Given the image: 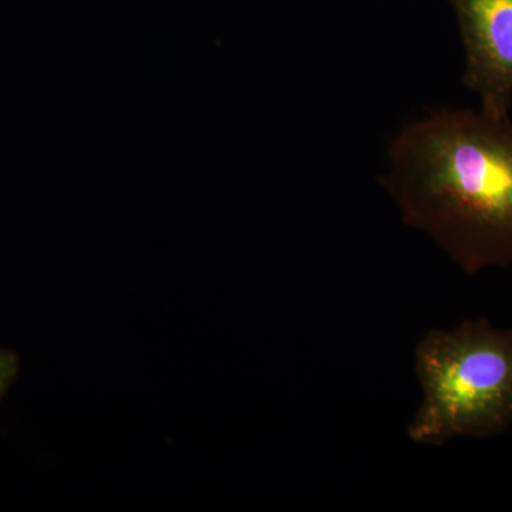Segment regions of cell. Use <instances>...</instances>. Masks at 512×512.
Masks as SVG:
<instances>
[{"label": "cell", "instance_id": "1", "mask_svg": "<svg viewBox=\"0 0 512 512\" xmlns=\"http://www.w3.org/2000/svg\"><path fill=\"white\" fill-rule=\"evenodd\" d=\"M382 185L407 227L464 274L512 266V121L443 109L403 127Z\"/></svg>", "mask_w": 512, "mask_h": 512}, {"label": "cell", "instance_id": "2", "mask_svg": "<svg viewBox=\"0 0 512 512\" xmlns=\"http://www.w3.org/2000/svg\"><path fill=\"white\" fill-rule=\"evenodd\" d=\"M421 400L407 426L419 446L490 439L512 427V329L466 319L431 329L414 350Z\"/></svg>", "mask_w": 512, "mask_h": 512}, {"label": "cell", "instance_id": "3", "mask_svg": "<svg viewBox=\"0 0 512 512\" xmlns=\"http://www.w3.org/2000/svg\"><path fill=\"white\" fill-rule=\"evenodd\" d=\"M464 49V84L480 110L510 119L512 106V0H448Z\"/></svg>", "mask_w": 512, "mask_h": 512}, {"label": "cell", "instance_id": "4", "mask_svg": "<svg viewBox=\"0 0 512 512\" xmlns=\"http://www.w3.org/2000/svg\"><path fill=\"white\" fill-rule=\"evenodd\" d=\"M19 373V357L13 352L0 349V400L8 393Z\"/></svg>", "mask_w": 512, "mask_h": 512}]
</instances>
